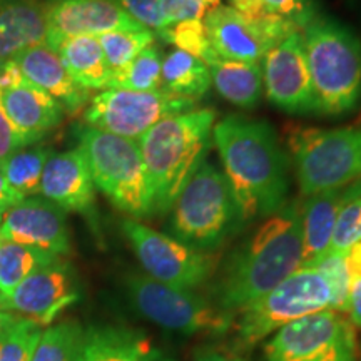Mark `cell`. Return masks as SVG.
Segmentation results:
<instances>
[{"label":"cell","mask_w":361,"mask_h":361,"mask_svg":"<svg viewBox=\"0 0 361 361\" xmlns=\"http://www.w3.org/2000/svg\"><path fill=\"white\" fill-rule=\"evenodd\" d=\"M361 241V179L346 188L345 200L338 213L329 252L346 256L356 243Z\"/></svg>","instance_id":"32"},{"label":"cell","mask_w":361,"mask_h":361,"mask_svg":"<svg viewBox=\"0 0 361 361\" xmlns=\"http://www.w3.org/2000/svg\"><path fill=\"white\" fill-rule=\"evenodd\" d=\"M57 259L51 252L0 238V295L12 293L27 276Z\"/></svg>","instance_id":"27"},{"label":"cell","mask_w":361,"mask_h":361,"mask_svg":"<svg viewBox=\"0 0 361 361\" xmlns=\"http://www.w3.org/2000/svg\"><path fill=\"white\" fill-rule=\"evenodd\" d=\"M216 123L213 109L168 116L137 139L152 216L168 214L194 169L204 159Z\"/></svg>","instance_id":"3"},{"label":"cell","mask_w":361,"mask_h":361,"mask_svg":"<svg viewBox=\"0 0 361 361\" xmlns=\"http://www.w3.org/2000/svg\"><path fill=\"white\" fill-rule=\"evenodd\" d=\"M346 316H348L355 328L361 329V278L350 276Z\"/></svg>","instance_id":"40"},{"label":"cell","mask_w":361,"mask_h":361,"mask_svg":"<svg viewBox=\"0 0 361 361\" xmlns=\"http://www.w3.org/2000/svg\"><path fill=\"white\" fill-rule=\"evenodd\" d=\"M202 22L216 56L236 62H261L271 49L296 32L281 20H246L223 4L211 8Z\"/></svg>","instance_id":"13"},{"label":"cell","mask_w":361,"mask_h":361,"mask_svg":"<svg viewBox=\"0 0 361 361\" xmlns=\"http://www.w3.org/2000/svg\"><path fill=\"white\" fill-rule=\"evenodd\" d=\"M162 39L168 40L179 51H184L191 56L197 57L200 61L204 62L206 66H209L211 62L218 61V56L211 47L209 39H207V32L204 22L201 20H186V22H178L166 29H162L159 34Z\"/></svg>","instance_id":"33"},{"label":"cell","mask_w":361,"mask_h":361,"mask_svg":"<svg viewBox=\"0 0 361 361\" xmlns=\"http://www.w3.org/2000/svg\"><path fill=\"white\" fill-rule=\"evenodd\" d=\"M42 328L24 316H16L0 338V361H30Z\"/></svg>","instance_id":"34"},{"label":"cell","mask_w":361,"mask_h":361,"mask_svg":"<svg viewBox=\"0 0 361 361\" xmlns=\"http://www.w3.org/2000/svg\"><path fill=\"white\" fill-rule=\"evenodd\" d=\"M169 214L173 238L206 252H214L241 224L228 179L206 157L180 189Z\"/></svg>","instance_id":"5"},{"label":"cell","mask_w":361,"mask_h":361,"mask_svg":"<svg viewBox=\"0 0 361 361\" xmlns=\"http://www.w3.org/2000/svg\"><path fill=\"white\" fill-rule=\"evenodd\" d=\"M162 56L156 44L149 45L123 72L112 75L107 89H126L135 92L162 90Z\"/></svg>","instance_id":"30"},{"label":"cell","mask_w":361,"mask_h":361,"mask_svg":"<svg viewBox=\"0 0 361 361\" xmlns=\"http://www.w3.org/2000/svg\"><path fill=\"white\" fill-rule=\"evenodd\" d=\"M78 139L99 191L130 219L151 218V192L137 142L90 126L78 130Z\"/></svg>","instance_id":"7"},{"label":"cell","mask_w":361,"mask_h":361,"mask_svg":"<svg viewBox=\"0 0 361 361\" xmlns=\"http://www.w3.org/2000/svg\"><path fill=\"white\" fill-rule=\"evenodd\" d=\"M239 223L268 218L286 204L290 157L266 121L228 116L213 128Z\"/></svg>","instance_id":"1"},{"label":"cell","mask_w":361,"mask_h":361,"mask_svg":"<svg viewBox=\"0 0 361 361\" xmlns=\"http://www.w3.org/2000/svg\"><path fill=\"white\" fill-rule=\"evenodd\" d=\"M316 114L343 116L361 101V40L346 25L319 13L303 30Z\"/></svg>","instance_id":"4"},{"label":"cell","mask_w":361,"mask_h":361,"mask_svg":"<svg viewBox=\"0 0 361 361\" xmlns=\"http://www.w3.org/2000/svg\"><path fill=\"white\" fill-rule=\"evenodd\" d=\"M121 228L146 274L156 281L194 291L209 281L218 268L216 252L194 250L135 219H124Z\"/></svg>","instance_id":"10"},{"label":"cell","mask_w":361,"mask_h":361,"mask_svg":"<svg viewBox=\"0 0 361 361\" xmlns=\"http://www.w3.org/2000/svg\"><path fill=\"white\" fill-rule=\"evenodd\" d=\"M346 268L350 276L361 278V241L346 252Z\"/></svg>","instance_id":"43"},{"label":"cell","mask_w":361,"mask_h":361,"mask_svg":"<svg viewBox=\"0 0 361 361\" xmlns=\"http://www.w3.org/2000/svg\"><path fill=\"white\" fill-rule=\"evenodd\" d=\"M221 0H161V16L166 27L186 20H201Z\"/></svg>","instance_id":"37"},{"label":"cell","mask_w":361,"mask_h":361,"mask_svg":"<svg viewBox=\"0 0 361 361\" xmlns=\"http://www.w3.org/2000/svg\"><path fill=\"white\" fill-rule=\"evenodd\" d=\"M17 314H12V313H7V311H0V338H2L4 331H6V328L11 324L13 319H16Z\"/></svg>","instance_id":"45"},{"label":"cell","mask_w":361,"mask_h":361,"mask_svg":"<svg viewBox=\"0 0 361 361\" xmlns=\"http://www.w3.org/2000/svg\"><path fill=\"white\" fill-rule=\"evenodd\" d=\"M47 42V0H0V66Z\"/></svg>","instance_id":"22"},{"label":"cell","mask_w":361,"mask_h":361,"mask_svg":"<svg viewBox=\"0 0 361 361\" xmlns=\"http://www.w3.org/2000/svg\"><path fill=\"white\" fill-rule=\"evenodd\" d=\"M258 4L261 20H281L296 32H303L322 13L316 0H258Z\"/></svg>","instance_id":"35"},{"label":"cell","mask_w":361,"mask_h":361,"mask_svg":"<svg viewBox=\"0 0 361 361\" xmlns=\"http://www.w3.org/2000/svg\"><path fill=\"white\" fill-rule=\"evenodd\" d=\"M261 67L266 97L273 106L290 114H316L303 34H291L271 49L261 61Z\"/></svg>","instance_id":"15"},{"label":"cell","mask_w":361,"mask_h":361,"mask_svg":"<svg viewBox=\"0 0 361 361\" xmlns=\"http://www.w3.org/2000/svg\"><path fill=\"white\" fill-rule=\"evenodd\" d=\"M196 101L168 94L106 89L90 97L84 109L85 126L119 137L137 141L152 126L168 116L192 111Z\"/></svg>","instance_id":"12"},{"label":"cell","mask_w":361,"mask_h":361,"mask_svg":"<svg viewBox=\"0 0 361 361\" xmlns=\"http://www.w3.org/2000/svg\"><path fill=\"white\" fill-rule=\"evenodd\" d=\"M4 211H6V209H4V207H0V219H2V214H4Z\"/></svg>","instance_id":"46"},{"label":"cell","mask_w":361,"mask_h":361,"mask_svg":"<svg viewBox=\"0 0 361 361\" xmlns=\"http://www.w3.org/2000/svg\"><path fill=\"white\" fill-rule=\"evenodd\" d=\"M22 200H24V196H20L19 192L13 191V189L8 186L2 171H0V207L8 209V207L17 204V202H20Z\"/></svg>","instance_id":"42"},{"label":"cell","mask_w":361,"mask_h":361,"mask_svg":"<svg viewBox=\"0 0 361 361\" xmlns=\"http://www.w3.org/2000/svg\"><path fill=\"white\" fill-rule=\"evenodd\" d=\"M78 300L79 284L74 269L57 259L27 276L12 293L0 295V311H13L44 328Z\"/></svg>","instance_id":"14"},{"label":"cell","mask_w":361,"mask_h":361,"mask_svg":"<svg viewBox=\"0 0 361 361\" xmlns=\"http://www.w3.org/2000/svg\"><path fill=\"white\" fill-rule=\"evenodd\" d=\"M308 268L318 269L326 278L331 288V306L329 310L340 311L346 314V301H348L350 273L346 268V256L326 251L323 256L313 261Z\"/></svg>","instance_id":"36"},{"label":"cell","mask_w":361,"mask_h":361,"mask_svg":"<svg viewBox=\"0 0 361 361\" xmlns=\"http://www.w3.org/2000/svg\"><path fill=\"white\" fill-rule=\"evenodd\" d=\"M97 39L112 78L123 72L144 49L154 44L156 34L146 27H141V29L112 30L99 35Z\"/></svg>","instance_id":"29"},{"label":"cell","mask_w":361,"mask_h":361,"mask_svg":"<svg viewBox=\"0 0 361 361\" xmlns=\"http://www.w3.org/2000/svg\"><path fill=\"white\" fill-rule=\"evenodd\" d=\"M112 2H116L137 24L152 30L154 34H159L164 29L161 0H112Z\"/></svg>","instance_id":"38"},{"label":"cell","mask_w":361,"mask_h":361,"mask_svg":"<svg viewBox=\"0 0 361 361\" xmlns=\"http://www.w3.org/2000/svg\"><path fill=\"white\" fill-rule=\"evenodd\" d=\"M4 111L29 146L39 142L45 134L64 121L66 111L56 99L35 87L29 80L0 92Z\"/></svg>","instance_id":"21"},{"label":"cell","mask_w":361,"mask_h":361,"mask_svg":"<svg viewBox=\"0 0 361 361\" xmlns=\"http://www.w3.org/2000/svg\"><path fill=\"white\" fill-rule=\"evenodd\" d=\"M126 293L144 318L179 335H223L234 323L233 313L196 291L169 286L147 274H129Z\"/></svg>","instance_id":"9"},{"label":"cell","mask_w":361,"mask_h":361,"mask_svg":"<svg viewBox=\"0 0 361 361\" xmlns=\"http://www.w3.org/2000/svg\"><path fill=\"white\" fill-rule=\"evenodd\" d=\"M286 146L305 196L361 179V124L335 129L293 124L286 129Z\"/></svg>","instance_id":"6"},{"label":"cell","mask_w":361,"mask_h":361,"mask_svg":"<svg viewBox=\"0 0 361 361\" xmlns=\"http://www.w3.org/2000/svg\"><path fill=\"white\" fill-rule=\"evenodd\" d=\"M52 51L59 54L67 72L80 87L87 90L109 87L111 71L97 37L79 35L64 39L54 45Z\"/></svg>","instance_id":"24"},{"label":"cell","mask_w":361,"mask_h":361,"mask_svg":"<svg viewBox=\"0 0 361 361\" xmlns=\"http://www.w3.org/2000/svg\"><path fill=\"white\" fill-rule=\"evenodd\" d=\"M133 17L112 0H47V47L79 35L141 29Z\"/></svg>","instance_id":"17"},{"label":"cell","mask_w":361,"mask_h":361,"mask_svg":"<svg viewBox=\"0 0 361 361\" xmlns=\"http://www.w3.org/2000/svg\"><path fill=\"white\" fill-rule=\"evenodd\" d=\"M346 188L328 189V191L308 196L306 201H303V261H301V268H308L313 261L329 250Z\"/></svg>","instance_id":"23"},{"label":"cell","mask_w":361,"mask_h":361,"mask_svg":"<svg viewBox=\"0 0 361 361\" xmlns=\"http://www.w3.org/2000/svg\"><path fill=\"white\" fill-rule=\"evenodd\" d=\"M303 201H288L233 252L214 286V303L229 313L258 300L301 268Z\"/></svg>","instance_id":"2"},{"label":"cell","mask_w":361,"mask_h":361,"mask_svg":"<svg viewBox=\"0 0 361 361\" xmlns=\"http://www.w3.org/2000/svg\"><path fill=\"white\" fill-rule=\"evenodd\" d=\"M51 154L49 147L32 144L7 157L0 164V171L13 191L24 197L35 196L40 192V179H42L45 162Z\"/></svg>","instance_id":"28"},{"label":"cell","mask_w":361,"mask_h":361,"mask_svg":"<svg viewBox=\"0 0 361 361\" xmlns=\"http://www.w3.org/2000/svg\"><path fill=\"white\" fill-rule=\"evenodd\" d=\"M194 361H243L241 358H236V356H229V355H223V353H204L201 356H197Z\"/></svg>","instance_id":"44"},{"label":"cell","mask_w":361,"mask_h":361,"mask_svg":"<svg viewBox=\"0 0 361 361\" xmlns=\"http://www.w3.org/2000/svg\"><path fill=\"white\" fill-rule=\"evenodd\" d=\"M331 306V288L314 268H300L273 290L234 313L238 341L246 348L286 324Z\"/></svg>","instance_id":"8"},{"label":"cell","mask_w":361,"mask_h":361,"mask_svg":"<svg viewBox=\"0 0 361 361\" xmlns=\"http://www.w3.org/2000/svg\"><path fill=\"white\" fill-rule=\"evenodd\" d=\"M266 361H358L356 328L345 313L323 310L274 333Z\"/></svg>","instance_id":"11"},{"label":"cell","mask_w":361,"mask_h":361,"mask_svg":"<svg viewBox=\"0 0 361 361\" xmlns=\"http://www.w3.org/2000/svg\"><path fill=\"white\" fill-rule=\"evenodd\" d=\"M161 79L162 90L191 101L204 96L213 85L209 67L197 57L179 49H173L162 59Z\"/></svg>","instance_id":"26"},{"label":"cell","mask_w":361,"mask_h":361,"mask_svg":"<svg viewBox=\"0 0 361 361\" xmlns=\"http://www.w3.org/2000/svg\"><path fill=\"white\" fill-rule=\"evenodd\" d=\"M82 333L78 322H62L44 329L30 361H78Z\"/></svg>","instance_id":"31"},{"label":"cell","mask_w":361,"mask_h":361,"mask_svg":"<svg viewBox=\"0 0 361 361\" xmlns=\"http://www.w3.org/2000/svg\"><path fill=\"white\" fill-rule=\"evenodd\" d=\"M29 146L22 134L16 129L12 121L8 119L6 111H4L2 102H0V164L11 157L13 152L20 151Z\"/></svg>","instance_id":"39"},{"label":"cell","mask_w":361,"mask_h":361,"mask_svg":"<svg viewBox=\"0 0 361 361\" xmlns=\"http://www.w3.org/2000/svg\"><path fill=\"white\" fill-rule=\"evenodd\" d=\"M211 80L216 90L241 109H255L263 96V67L261 62L218 61L209 66Z\"/></svg>","instance_id":"25"},{"label":"cell","mask_w":361,"mask_h":361,"mask_svg":"<svg viewBox=\"0 0 361 361\" xmlns=\"http://www.w3.org/2000/svg\"><path fill=\"white\" fill-rule=\"evenodd\" d=\"M78 361H176L142 331L94 324L84 329Z\"/></svg>","instance_id":"20"},{"label":"cell","mask_w":361,"mask_h":361,"mask_svg":"<svg viewBox=\"0 0 361 361\" xmlns=\"http://www.w3.org/2000/svg\"><path fill=\"white\" fill-rule=\"evenodd\" d=\"M40 194L64 211L87 218L96 214V184L79 147L49 156L40 179Z\"/></svg>","instance_id":"18"},{"label":"cell","mask_w":361,"mask_h":361,"mask_svg":"<svg viewBox=\"0 0 361 361\" xmlns=\"http://www.w3.org/2000/svg\"><path fill=\"white\" fill-rule=\"evenodd\" d=\"M24 74H22L20 67L17 66L16 61H8L6 64L0 66V92L13 87H19L20 84L25 82Z\"/></svg>","instance_id":"41"},{"label":"cell","mask_w":361,"mask_h":361,"mask_svg":"<svg viewBox=\"0 0 361 361\" xmlns=\"http://www.w3.org/2000/svg\"><path fill=\"white\" fill-rule=\"evenodd\" d=\"M13 61L30 84L56 99L69 114H79L89 104L90 90L80 87L72 79L59 54L45 44L27 49Z\"/></svg>","instance_id":"19"},{"label":"cell","mask_w":361,"mask_h":361,"mask_svg":"<svg viewBox=\"0 0 361 361\" xmlns=\"http://www.w3.org/2000/svg\"><path fill=\"white\" fill-rule=\"evenodd\" d=\"M0 238L32 246L54 256L71 252V234L66 211L44 196H29L4 211Z\"/></svg>","instance_id":"16"}]
</instances>
